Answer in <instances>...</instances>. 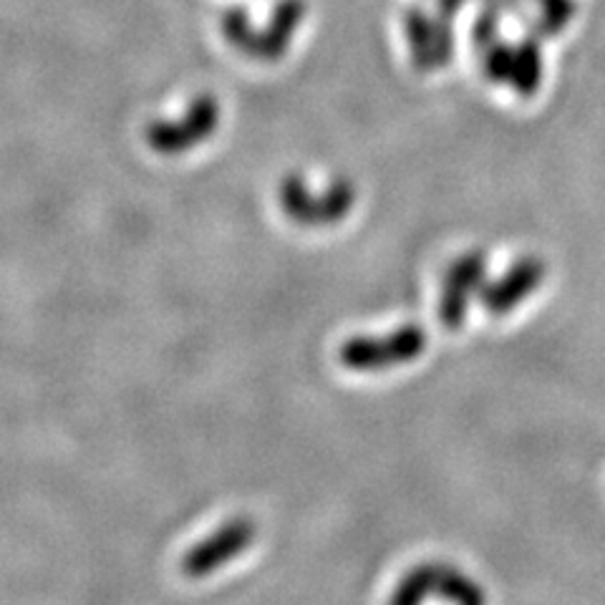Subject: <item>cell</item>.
Masks as SVG:
<instances>
[{
  "label": "cell",
  "mask_w": 605,
  "mask_h": 605,
  "mask_svg": "<svg viewBox=\"0 0 605 605\" xmlns=\"http://www.w3.org/2000/svg\"><path fill=\"white\" fill-rule=\"evenodd\" d=\"M253 540V520H248V517H235V520L217 527L210 537L197 542L195 548L182 560V570H185L187 578L192 580L210 578L212 573H217V570L225 568L227 563L240 558V555L253 545Z\"/></svg>",
  "instance_id": "1"
}]
</instances>
